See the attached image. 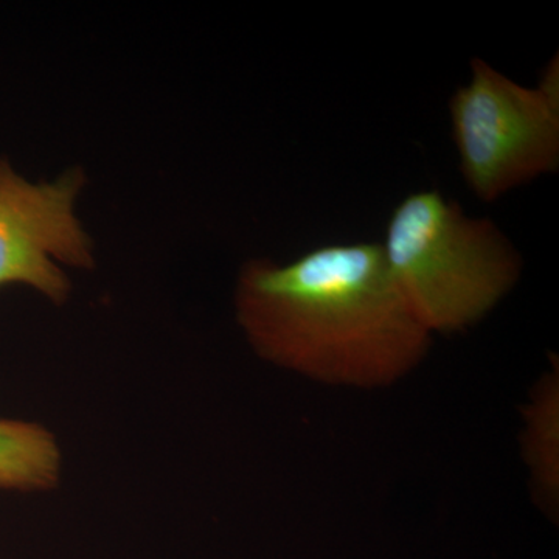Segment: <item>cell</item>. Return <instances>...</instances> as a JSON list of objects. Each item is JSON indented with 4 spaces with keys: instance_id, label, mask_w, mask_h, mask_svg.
<instances>
[{
    "instance_id": "cell-1",
    "label": "cell",
    "mask_w": 559,
    "mask_h": 559,
    "mask_svg": "<svg viewBox=\"0 0 559 559\" xmlns=\"http://www.w3.org/2000/svg\"><path fill=\"white\" fill-rule=\"evenodd\" d=\"M235 311L257 356L326 388H392L433 344L401 297L380 242L322 246L288 264L249 261Z\"/></svg>"
},
{
    "instance_id": "cell-2",
    "label": "cell",
    "mask_w": 559,
    "mask_h": 559,
    "mask_svg": "<svg viewBox=\"0 0 559 559\" xmlns=\"http://www.w3.org/2000/svg\"><path fill=\"white\" fill-rule=\"evenodd\" d=\"M385 263L423 329L465 333L488 318L520 283L521 253L487 218L466 215L440 191H415L393 209Z\"/></svg>"
},
{
    "instance_id": "cell-3",
    "label": "cell",
    "mask_w": 559,
    "mask_h": 559,
    "mask_svg": "<svg viewBox=\"0 0 559 559\" xmlns=\"http://www.w3.org/2000/svg\"><path fill=\"white\" fill-rule=\"evenodd\" d=\"M451 131L460 171L479 200L492 202L559 165V102L525 87L480 58L452 94Z\"/></svg>"
},
{
    "instance_id": "cell-4",
    "label": "cell",
    "mask_w": 559,
    "mask_h": 559,
    "mask_svg": "<svg viewBox=\"0 0 559 559\" xmlns=\"http://www.w3.org/2000/svg\"><path fill=\"white\" fill-rule=\"evenodd\" d=\"M84 183L79 170L33 183L0 159V288L25 285L62 305L70 294L58 263L90 270L92 241L75 216Z\"/></svg>"
},
{
    "instance_id": "cell-5",
    "label": "cell",
    "mask_w": 559,
    "mask_h": 559,
    "mask_svg": "<svg viewBox=\"0 0 559 559\" xmlns=\"http://www.w3.org/2000/svg\"><path fill=\"white\" fill-rule=\"evenodd\" d=\"M521 455L530 495L547 516L559 509V366L540 374L522 404Z\"/></svg>"
},
{
    "instance_id": "cell-6",
    "label": "cell",
    "mask_w": 559,
    "mask_h": 559,
    "mask_svg": "<svg viewBox=\"0 0 559 559\" xmlns=\"http://www.w3.org/2000/svg\"><path fill=\"white\" fill-rule=\"evenodd\" d=\"M61 477L53 433L36 423L0 419V489L49 491Z\"/></svg>"
}]
</instances>
